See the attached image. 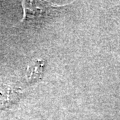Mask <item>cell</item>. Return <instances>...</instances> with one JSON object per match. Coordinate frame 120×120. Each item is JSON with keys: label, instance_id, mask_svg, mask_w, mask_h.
<instances>
[{"label": "cell", "instance_id": "1", "mask_svg": "<svg viewBox=\"0 0 120 120\" xmlns=\"http://www.w3.org/2000/svg\"><path fill=\"white\" fill-rule=\"evenodd\" d=\"M24 15L22 23L25 26H38L46 23L60 13L62 7L41 1H22Z\"/></svg>", "mask_w": 120, "mask_h": 120}]
</instances>
